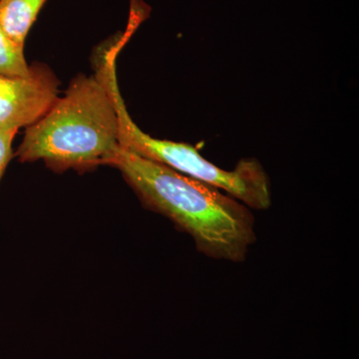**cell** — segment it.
I'll return each mask as SVG.
<instances>
[{"label":"cell","instance_id":"6da1fadb","mask_svg":"<svg viewBox=\"0 0 359 359\" xmlns=\"http://www.w3.org/2000/svg\"><path fill=\"white\" fill-rule=\"evenodd\" d=\"M107 165L121 172L146 207L189 233L205 256L245 261L256 231L250 208L240 201L120 145Z\"/></svg>","mask_w":359,"mask_h":359},{"label":"cell","instance_id":"7a4b0ae2","mask_svg":"<svg viewBox=\"0 0 359 359\" xmlns=\"http://www.w3.org/2000/svg\"><path fill=\"white\" fill-rule=\"evenodd\" d=\"M118 117L103 55L96 73L79 75L36 123L27 127L16 156L20 162L44 161L55 172L89 171L116 149Z\"/></svg>","mask_w":359,"mask_h":359},{"label":"cell","instance_id":"3957f363","mask_svg":"<svg viewBox=\"0 0 359 359\" xmlns=\"http://www.w3.org/2000/svg\"><path fill=\"white\" fill-rule=\"evenodd\" d=\"M107 76L117 111L118 141L121 147L224 191L250 209L268 210L271 207L268 174L259 161L243 159L233 171H226L205 159L189 144L161 140L146 134L135 124L127 110L115 65L107 68Z\"/></svg>","mask_w":359,"mask_h":359},{"label":"cell","instance_id":"277c9868","mask_svg":"<svg viewBox=\"0 0 359 359\" xmlns=\"http://www.w3.org/2000/svg\"><path fill=\"white\" fill-rule=\"evenodd\" d=\"M59 81L47 66H30L26 76L0 75V130L32 126L58 98Z\"/></svg>","mask_w":359,"mask_h":359},{"label":"cell","instance_id":"5b68a950","mask_svg":"<svg viewBox=\"0 0 359 359\" xmlns=\"http://www.w3.org/2000/svg\"><path fill=\"white\" fill-rule=\"evenodd\" d=\"M47 0H0V27L20 47Z\"/></svg>","mask_w":359,"mask_h":359},{"label":"cell","instance_id":"8992f818","mask_svg":"<svg viewBox=\"0 0 359 359\" xmlns=\"http://www.w3.org/2000/svg\"><path fill=\"white\" fill-rule=\"evenodd\" d=\"M30 66L26 62L25 48L15 43L0 27V75L26 76Z\"/></svg>","mask_w":359,"mask_h":359},{"label":"cell","instance_id":"52a82bcc","mask_svg":"<svg viewBox=\"0 0 359 359\" xmlns=\"http://www.w3.org/2000/svg\"><path fill=\"white\" fill-rule=\"evenodd\" d=\"M18 131L0 130V180L6 172L7 165L13 159V144Z\"/></svg>","mask_w":359,"mask_h":359}]
</instances>
